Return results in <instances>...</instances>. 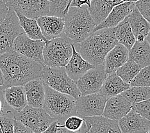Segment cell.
<instances>
[{
	"label": "cell",
	"instance_id": "cell-1",
	"mask_svg": "<svg viewBox=\"0 0 150 133\" xmlns=\"http://www.w3.org/2000/svg\"><path fill=\"white\" fill-rule=\"evenodd\" d=\"M43 66L13 50L1 54L0 69L5 82L0 89L12 86H24L30 81L39 79Z\"/></svg>",
	"mask_w": 150,
	"mask_h": 133
},
{
	"label": "cell",
	"instance_id": "cell-2",
	"mask_svg": "<svg viewBox=\"0 0 150 133\" xmlns=\"http://www.w3.org/2000/svg\"><path fill=\"white\" fill-rule=\"evenodd\" d=\"M118 44L115 28L95 31L80 44V54L94 66L103 64L107 54Z\"/></svg>",
	"mask_w": 150,
	"mask_h": 133
},
{
	"label": "cell",
	"instance_id": "cell-3",
	"mask_svg": "<svg viewBox=\"0 0 150 133\" xmlns=\"http://www.w3.org/2000/svg\"><path fill=\"white\" fill-rule=\"evenodd\" d=\"M64 18V35L74 44L82 42L94 32L96 27L87 5L69 7Z\"/></svg>",
	"mask_w": 150,
	"mask_h": 133
},
{
	"label": "cell",
	"instance_id": "cell-4",
	"mask_svg": "<svg viewBox=\"0 0 150 133\" xmlns=\"http://www.w3.org/2000/svg\"><path fill=\"white\" fill-rule=\"evenodd\" d=\"M45 99L42 108L61 124L66 118L76 115V99L70 95L61 93L44 84Z\"/></svg>",
	"mask_w": 150,
	"mask_h": 133
},
{
	"label": "cell",
	"instance_id": "cell-5",
	"mask_svg": "<svg viewBox=\"0 0 150 133\" xmlns=\"http://www.w3.org/2000/svg\"><path fill=\"white\" fill-rule=\"evenodd\" d=\"M40 79L52 89L70 95L75 99L81 95L77 87L76 81L69 77L65 67L44 65Z\"/></svg>",
	"mask_w": 150,
	"mask_h": 133
},
{
	"label": "cell",
	"instance_id": "cell-6",
	"mask_svg": "<svg viewBox=\"0 0 150 133\" xmlns=\"http://www.w3.org/2000/svg\"><path fill=\"white\" fill-rule=\"evenodd\" d=\"M74 44L64 35L46 40L43 50L44 65L53 67L66 66L72 56Z\"/></svg>",
	"mask_w": 150,
	"mask_h": 133
},
{
	"label": "cell",
	"instance_id": "cell-7",
	"mask_svg": "<svg viewBox=\"0 0 150 133\" xmlns=\"http://www.w3.org/2000/svg\"><path fill=\"white\" fill-rule=\"evenodd\" d=\"M13 117L34 133H42L55 120L43 108L27 105L21 111L14 112Z\"/></svg>",
	"mask_w": 150,
	"mask_h": 133
},
{
	"label": "cell",
	"instance_id": "cell-8",
	"mask_svg": "<svg viewBox=\"0 0 150 133\" xmlns=\"http://www.w3.org/2000/svg\"><path fill=\"white\" fill-rule=\"evenodd\" d=\"M23 33L16 13L9 8L5 20L0 25V55L12 50L15 39Z\"/></svg>",
	"mask_w": 150,
	"mask_h": 133
},
{
	"label": "cell",
	"instance_id": "cell-9",
	"mask_svg": "<svg viewBox=\"0 0 150 133\" xmlns=\"http://www.w3.org/2000/svg\"><path fill=\"white\" fill-rule=\"evenodd\" d=\"M44 46L45 41L31 39L25 33H23L15 39L12 50L44 65L43 56Z\"/></svg>",
	"mask_w": 150,
	"mask_h": 133
},
{
	"label": "cell",
	"instance_id": "cell-10",
	"mask_svg": "<svg viewBox=\"0 0 150 133\" xmlns=\"http://www.w3.org/2000/svg\"><path fill=\"white\" fill-rule=\"evenodd\" d=\"M107 99L99 93L81 95L76 99V115L80 117L101 116Z\"/></svg>",
	"mask_w": 150,
	"mask_h": 133
},
{
	"label": "cell",
	"instance_id": "cell-11",
	"mask_svg": "<svg viewBox=\"0 0 150 133\" xmlns=\"http://www.w3.org/2000/svg\"><path fill=\"white\" fill-rule=\"evenodd\" d=\"M107 75L103 63L88 70L76 81L81 94L86 95L98 93Z\"/></svg>",
	"mask_w": 150,
	"mask_h": 133
},
{
	"label": "cell",
	"instance_id": "cell-12",
	"mask_svg": "<svg viewBox=\"0 0 150 133\" xmlns=\"http://www.w3.org/2000/svg\"><path fill=\"white\" fill-rule=\"evenodd\" d=\"M49 0H11L7 5L15 12H19L28 18L35 19L47 15L50 10Z\"/></svg>",
	"mask_w": 150,
	"mask_h": 133
},
{
	"label": "cell",
	"instance_id": "cell-13",
	"mask_svg": "<svg viewBox=\"0 0 150 133\" xmlns=\"http://www.w3.org/2000/svg\"><path fill=\"white\" fill-rule=\"evenodd\" d=\"M118 123L121 133H146L150 129V121L132 110Z\"/></svg>",
	"mask_w": 150,
	"mask_h": 133
},
{
	"label": "cell",
	"instance_id": "cell-14",
	"mask_svg": "<svg viewBox=\"0 0 150 133\" xmlns=\"http://www.w3.org/2000/svg\"><path fill=\"white\" fill-rule=\"evenodd\" d=\"M132 110V104L119 94L108 99L105 103L103 116L119 121Z\"/></svg>",
	"mask_w": 150,
	"mask_h": 133
},
{
	"label": "cell",
	"instance_id": "cell-15",
	"mask_svg": "<svg viewBox=\"0 0 150 133\" xmlns=\"http://www.w3.org/2000/svg\"><path fill=\"white\" fill-rule=\"evenodd\" d=\"M135 3L126 1L115 5L103 22L95 27L94 32L101 29L114 28L119 25L135 8Z\"/></svg>",
	"mask_w": 150,
	"mask_h": 133
},
{
	"label": "cell",
	"instance_id": "cell-16",
	"mask_svg": "<svg viewBox=\"0 0 150 133\" xmlns=\"http://www.w3.org/2000/svg\"><path fill=\"white\" fill-rule=\"evenodd\" d=\"M40 30L46 40L64 35V18L53 15H44L36 19Z\"/></svg>",
	"mask_w": 150,
	"mask_h": 133
},
{
	"label": "cell",
	"instance_id": "cell-17",
	"mask_svg": "<svg viewBox=\"0 0 150 133\" xmlns=\"http://www.w3.org/2000/svg\"><path fill=\"white\" fill-rule=\"evenodd\" d=\"M94 66L88 63L78 52L75 45H73V53L69 62L65 66L68 76L74 81H77L83 75Z\"/></svg>",
	"mask_w": 150,
	"mask_h": 133
},
{
	"label": "cell",
	"instance_id": "cell-18",
	"mask_svg": "<svg viewBox=\"0 0 150 133\" xmlns=\"http://www.w3.org/2000/svg\"><path fill=\"white\" fill-rule=\"evenodd\" d=\"M5 104L15 112H19L27 106V100L23 86H12L2 89Z\"/></svg>",
	"mask_w": 150,
	"mask_h": 133
},
{
	"label": "cell",
	"instance_id": "cell-19",
	"mask_svg": "<svg viewBox=\"0 0 150 133\" xmlns=\"http://www.w3.org/2000/svg\"><path fill=\"white\" fill-rule=\"evenodd\" d=\"M128 60V49L118 43L107 54L103 61L107 74L116 71Z\"/></svg>",
	"mask_w": 150,
	"mask_h": 133
},
{
	"label": "cell",
	"instance_id": "cell-20",
	"mask_svg": "<svg viewBox=\"0 0 150 133\" xmlns=\"http://www.w3.org/2000/svg\"><path fill=\"white\" fill-rule=\"evenodd\" d=\"M27 105L34 108H42L44 99H45V89L42 81L39 78L30 81L24 85Z\"/></svg>",
	"mask_w": 150,
	"mask_h": 133
},
{
	"label": "cell",
	"instance_id": "cell-21",
	"mask_svg": "<svg viewBox=\"0 0 150 133\" xmlns=\"http://www.w3.org/2000/svg\"><path fill=\"white\" fill-rule=\"evenodd\" d=\"M125 20L129 23L136 40H146L150 31V24L144 18L135 6Z\"/></svg>",
	"mask_w": 150,
	"mask_h": 133
},
{
	"label": "cell",
	"instance_id": "cell-22",
	"mask_svg": "<svg viewBox=\"0 0 150 133\" xmlns=\"http://www.w3.org/2000/svg\"><path fill=\"white\" fill-rule=\"evenodd\" d=\"M130 87L129 84L125 83L119 77L115 72L107 75L98 93L109 98L116 96Z\"/></svg>",
	"mask_w": 150,
	"mask_h": 133
},
{
	"label": "cell",
	"instance_id": "cell-23",
	"mask_svg": "<svg viewBox=\"0 0 150 133\" xmlns=\"http://www.w3.org/2000/svg\"><path fill=\"white\" fill-rule=\"evenodd\" d=\"M128 60L134 61L141 69L150 66V45L148 41L136 40L128 51Z\"/></svg>",
	"mask_w": 150,
	"mask_h": 133
},
{
	"label": "cell",
	"instance_id": "cell-24",
	"mask_svg": "<svg viewBox=\"0 0 150 133\" xmlns=\"http://www.w3.org/2000/svg\"><path fill=\"white\" fill-rule=\"evenodd\" d=\"M91 125L96 133H121L118 121L112 120L104 116L83 117Z\"/></svg>",
	"mask_w": 150,
	"mask_h": 133
},
{
	"label": "cell",
	"instance_id": "cell-25",
	"mask_svg": "<svg viewBox=\"0 0 150 133\" xmlns=\"http://www.w3.org/2000/svg\"><path fill=\"white\" fill-rule=\"evenodd\" d=\"M115 5L107 0H92L88 11L94 20L96 26L107 18L112 9Z\"/></svg>",
	"mask_w": 150,
	"mask_h": 133
},
{
	"label": "cell",
	"instance_id": "cell-26",
	"mask_svg": "<svg viewBox=\"0 0 150 133\" xmlns=\"http://www.w3.org/2000/svg\"><path fill=\"white\" fill-rule=\"evenodd\" d=\"M16 13L19 19V25L24 33L30 39L33 40H42L46 42V40L44 37L36 19L26 18L19 12Z\"/></svg>",
	"mask_w": 150,
	"mask_h": 133
},
{
	"label": "cell",
	"instance_id": "cell-27",
	"mask_svg": "<svg viewBox=\"0 0 150 133\" xmlns=\"http://www.w3.org/2000/svg\"><path fill=\"white\" fill-rule=\"evenodd\" d=\"M115 28V37L118 43L123 45L129 51L136 41L129 23L127 20H124Z\"/></svg>",
	"mask_w": 150,
	"mask_h": 133
},
{
	"label": "cell",
	"instance_id": "cell-28",
	"mask_svg": "<svg viewBox=\"0 0 150 133\" xmlns=\"http://www.w3.org/2000/svg\"><path fill=\"white\" fill-rule=\"evenodd\" d=\"M130 103L141 102L150 99V87H130L121 94Z\"/></svg>",
	"mask_w": 150,
	"mask_h": 133
},
{
	"label": "cell",
	"instance_id": "cell-29",
	"mask_svg": "<svg viewBox=\"0 0 150 133\" xmlns=\"http://www.w3.org/2000/svg\"><path fill=\"white\" fill-rule=\"evenodd\" d=\"M141 70L138 65L134 61L128 60L121 67L116 70L115 73L125 83L129 84Z\"/></svg>",
	"mask_w": 150,
	"mask_h": 133
},
{
	"label": "cell",
	"instance_id": "cell-30",
	"mask_svg": "<svg viewBox=\"0 0 150 133\" xmlns=\"http://www.w3.org/2000/svg\"><path fill=\"white\" fill-rule=\"evenodd\" d=\"M70 0H52L50 1V10L47 15L64 18L69 9Z\"/></svg>",
	"mask_w": 150,
	"mask_h": 133
},
{
	"label": "cell",
	"instance_id": "cell-31",
	"mask_svg": "<svg viewBox=\"0 0 150 133\" xmlns=\"http://www.w3.org/2000/svg\"><path fill=\"white\" fill-rule=\"evenodd\" d=\"M129 86L150 87V66L141 69L139 73L131 81Z\"/></svg>",
	"mask_w": 150,
	"mask_h": 133
},
{
	"label": "cell",
	"instance_id": "cell-32",
	"mask_svg": "<svg viewBox=\"0 0 150 133\" xmlns=\"http://www.w3.org/2000/svg\"><path fill=\"white\" fill-rule=\"evenodd\" d=\"M132 110L150 121V99L132 104Z\"/></svg>",
	"mask_w": 150,
	"mask_h": 133
},
{
	"label": "cell",
	"instance_id": "cell-33",
	"mask_svg": "<svg viewBox=\"0 0 150 133\" xmlns=\"http://www.w3.org/2000/svg\"><path fill=\"white\" fill-rule=\"evenodd\" d=\"M13 113L0 116V127L3 133H13L15 122Z\"/></svg>",
	"mask_w": 150,
	"mask_h": 133
},
{
	"label": "cell",
	"instance_id": "cell-34",
	"mask_svg": "<svg viewBox=\"0 0 150 133\" xmlns=\"http://www.w3.org/2000/svg\"><path fill=\"white\" fill-rule=\"evenodd\" d=\"M85 120L78 115H73L66 118L64 123V127L72 131H79L82 127Z\"/></svg>",
	"mask_w": 150,
	"mask_h": 133
},
{
	"label": "cell",
	"instance_id": "cell-35",
	"mask_svg": "<svg viewBox=\"0 0 150 133\" xmlns=\"http://www.w3.org/2000/svg\"><path fill=\"white\" fill-rule=\"evenodd\" d=\"M135 7L150 24V0H138L135 2Z\"/></svg>",
	"mask_w": 150,
	"mask_h": 133
},
{
	"label": "cell",
	"instance_id": "cell-36",
	"mask_svg": "<svg viewBox=\"0 0 150 133\" xmlns=\"http://www.w3.org/2000/svg\"><path fill=\"white\" fill-rule=\"evenodd\" d=\"M13 133H34L31 129L24 125L22 123L15 120Z\"/></svg>",
	"mask_w": 150,
	"mask_h": 133
},
{
	"label": "cell",
	"instance_id": "cell-37",
	"mask_svg": "<svg viewBox=\"0 0 150 133\" xmlns=\"http://www.w3.org/2000/svg\"><path fill=\"white\" fill-rule=\"evenodd\" d=\"M14 112V111H13L12 109L5 104L3 97L2 90L0 89V116L9 113H13Z\"/></svg>",
	"mask_w": 150,
	"mask_h": 133
},
{
	"label": "cell",
	"instance_id": "cell-38",
	"mask_svg": "<svg viewBox=\"0 0 150 133\" xmlns=\"http://www.w3.org/2000/svg\"><path fill=\"white\" fill-rule=\"evenodd\" d=\"M63 126L64 125L61 124L59 122L54 120L42 133H57L59 131L60 128L63 127Z\"/></svg>",
	"mask_w": 150,
	"mask_h": 133
},
{
	"label": "cell",
	"instance_id": "cell-39",
	"mask_svg": "<svg viewBox=\"0 0 150 133\" xmlns=\"http://www.w3.org/2000/svg\"><path fill=\"white\" fill-rule=\"evenodd\" d=\"M92 0H71L69 7H81L83 5H87L89 6Z\"/></svg>",
	"mask_w": 150,
	"mask_h": 133
},
{
	"label": "cell",
	"instance_id": "cell-40",
	"mask_svg": "<svg viewBox=\"0 0 150 133\" xmlns=\"http://www.w3.org/2000/svg\"><path fill=\"white\" fill-rule=\"evenodd\" d=\"M8 6L6 5V4L0 0V25L5 20L6 14L8 13Z\"/></svg>",
	"mask_w": 150,
	"mask_h": 133
},
{
	"label": "cell",
	"instance_id": "cell-41",
	"mask_svg": "<svg viewBox=\"0 0 150 133\" xmlns=\"http://www.w3.org/2000/svg\"><path fill=\"white\" fill-rule=\"evenodd\" d=\"M90 127H91V125L88 124L87 122L85 120L82 127H81V128L80 129L79 131L81 133H87V132L88 131V129H90Z\"/></svg>",
	"mask_w": 150,
	"mask_h": 133
},
{
	"label": "cell",
	"instance_id": "cell-42",
	"mask_svg": "<svg viewBox=\"0 0 150 133\" xmlns=\"http://www.w3.org/2000/svg\"><path fill=\"white\" fill-rule=\"evenodd\" d=\"M57 133H81V132L80 131H72L68 130L67 129L64 127L63 126V127L60 128L59 131H58Z\"/></svg>",
	"mask_w": 150,
	"mask_h": 133
},
{
	"label": "cell",
	"instance_id": "cell-43",
	"mask_svg": "<svg viewBox=\"0 0 150 133\" xmlns=\"http://www.w3.org/2000/svg\"><path fill=\"white\" fill-rule=\"evenodd\" d=\"M4 77H3V74L2 71L0 69V88L1 87L3 86V84H4Z\"/></svg>",
	"mask_w": 150,
	"mask_h": 133
},
{
	"label": "cell",
	"instance_id": "cell-44",
	"mask_svg": "<svg viewBox=\"0 0 150 133\" xmlns=\"http://www.w3.org/2000/svg\"><path fill=\"white\" fill-rule=\"evenodd\" d=\"M146 40L148 41V43L149 44V45H150V31H149V33H148V36L146 37Z\"/></svg>",
	"mask_w": 150,
	"mask_h": 133
},
{
	"label": "cell",
	"instance_id": "cell-45",
	"mask_svg": "<svg viewBox=\"0 0 150 133\" xmlns=\"http://www.w3.org/2000/svg\"><path fill=\"white\" fill-rule=\"evenodd\" d=\"M137 1H138V0H123V1H122V3H123V2H126V1H129V2H134V3H135V2H136Z\"/></svg>",
	"mask_w": 150,
	"mask_h": 133
},
{
	"label": "cell",
	"instance_id": "cell-46",
	"mask_svg": "<svg viewBox=\"0 0 150 133\" xmlns=\"http://www.w3.org/2000/svg\"><path fill=\"white\" fill-rule=\"evenodd\" d=\"M87 133H96V132H95L94 131H93V129H91V127H90V129H88V131L87 132Z\"/></svg>",
	"mask_w": 150,
	"mask_h": 133
},
{
	"label": "cell",
	"instance_id": "cell-47",
	"mask_svg": "<svg viewBox=\"0 0 150 133\" xmlns=\"http://www.w3.org/2000/svg\"><path fill=\"white\" fill-rule=\"evenodd\" d=\"M1 1L4 2L5 4H6V5H7L8 3H10V1H11V0H1Z\"/></svg>",
	"mask_w": 150,
	"mask_h": 133
},
{
	"label": "cell",
	"instance_id": "cell-48",
	"mask_svg": "<svg viewBox=\"0 0 150 133\" xmlns=\"http://www.w3.org/2000/svg\"><path fill=\"white\" fill-rule=\"evenodd\" d=\"M0 133H3V131H2V130H1V127H0Z\"/></svg>",
	"mask_w": 150,
	"mask_h": 133
},
{
	"label": "cell",
	"instance_id": "cell-49",
	"mask_svg": "<svg viewBox=\"0 0 150 133\" xmlns=\"http://www.w3.org/2000/svg\"><path fill=\"white\" fill-rule=\"evenodd\" d=\"M146 133H150V129H149V130H148V131L147 132H146Z\"/></svg>",
	"mask_w": 150,
	"mask_h": 133
},
{
	"label": "cell",
	"instance_id": "cell-50",
	"mask_svg": "<svg viewBox=\"0 0 150 133\" xmlns=\"http://www.w3.org/2000/svg\"><path fill=\"white\" fill-rule=\"evenodd\" d=\"M49 1H52V0H49Z\"/></svg>",
	"mask_w": 150,
	"mask_h": 133
}]
</instances>
